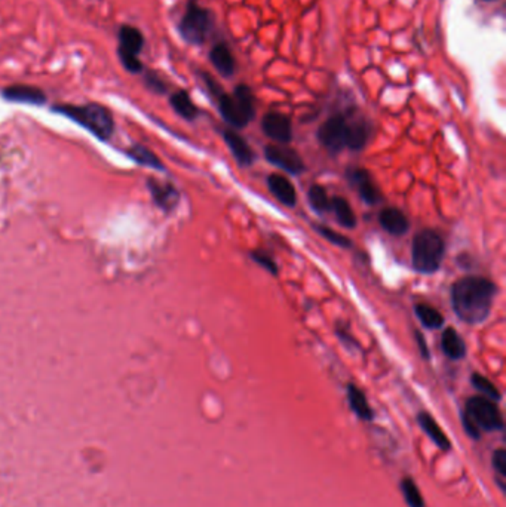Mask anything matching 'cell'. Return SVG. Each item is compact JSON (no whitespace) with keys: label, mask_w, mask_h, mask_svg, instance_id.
Listing matches in <instances>:
<instances>
[{"label":"cell","mask_w":506,"mask_h":507,"mask_svg":"<svg viewBox=\"0 0 506 507\" xmlns=\"http://www.w3.org/2000/svg\"><path fill=\"white\" fill-rule=\"evenodd\" d=\"M149 187H150V192L153 195V199L159 207L164 208L165 211L174 209L177 207L179 200H180V195L174 185L169 183L150 180Z\"/></svg>","instance_id":"9a60e30c"},{"label":"cell","mask_w":506,"mask_h":507,"mask_svg":"<svg viewBox=\"0 0 506 507\" xmlns=\"http://www.w3.org/2000/svg\"><path fill=\"white\" fill-rule=\"evenodd\" d=\"M484 2H491V0H484Z\"/></svg>","instance_id":"e575fe53"},{"label":"cell","mask_w":506,"mask_h":507,"mask_svg":"<svg viewBox=\"0 0 506 507\" xmlns=\"http://www.w3.org/2000/svg\"><path fill=\"white\" fill-rule=\"evenodd\" d=\"M262 129L266 137L277 141L278 144H288L293 140V126L290 118L278 111L265 114L262 121Z\"/></svg>","instance_id":"30bf717a"},{"label":"cell","mask_w":506,"mask_h":507,"mask_svg":"<svg viewBox=\"0 0 506 507\" xmlns=\"http://www.w3.org/2000/svg\"><path fill=\"white\" fill-rule=\"evenodd\" d=\"M146 83H147L149 88L153 90L155 92H165V90H167L164 82L153 73L146 75Z\"/></svg>","instance_id":"836d02e7"},{"label":"cell","mask_w":506,"mask_h":507,"mask_svg":"<svg viewBox=\"0 0 506 507\" xmlns=\"http://www.w3.org/2000/svg\"><path fill=\"white\" fill-rule=\"evenodd\" d=\"M4 97L9 101H17V103H28V104H42L45 103V94L36 86L28 85H12L4 91Z\"/></svg>","instance_id":"2e32d148"},{"label":"cell","mask_w":506,"mask_h":507,"mask_svg":"<svg viewBox=\"0 0 506 507\" xmlns=\"http://www.w3.org/2000/svg\"><path fill=\"white\" fill-rule=\"evenodd\" d=\"M267 187L273 197L287 208H294L297 204V192L293 183L281 173H270L266 178Z\"/></svg>","instance_id":"8fae6325"},{"label":"cell","mask_w":506,"mask_h":507,"mask_svg":"<svg viewBox=\"0 0 506 507\" xmlns=\"http://www.w3.org/2000/svg\"><path fill=\"white\" fill-rule=\"evenodd\" d=\"M418 424L423 429V432L428 434V436L432 439V442L435 444L438 448H441L442 451H448L450 450V441L445 436V433L442 432V429L440 427V424L435 422L430 414L428 413H421L417 417Z\"/></svg>","instance_id":"ac0fdd59"},{"label":"cell","mask_w":506,"mask_h":507,"mask_svg":"<svg viewBox=\"0 0 506 507\" xmlns=\"http://www.w3.org/2000/svg\"><path fill=\"white\" fill-rule=\"evenodd\" d=\"M351 122L352 118L344 114H335L328 118L318 129V140L323 147L331 153H340L348 149L349 135H351Z\"/></svg>","instance_id":"52a82bcc"},{"label":"cell","mask_w":506,"mask_h":507,"mask_svg":"<svg viewBox=\"0 0 506 507\" xmlns=\"http://www.w3.org/2000/svg\"><path fill=\"white\" fill-rule=\"evenodd\" d=\"M265 157L275 168L282 169L291 176H300L306 171V165L301 156L285 144H270L265 147Z\"/></svg>","instance_id":"ba28073f"},{"label":"cell","mask_w":506,"mask_h":507,"mask_svg":"<svg viewBox=\"0 0 506 507\" xmlns=\"http://www.w3.org/2000/svg\"><path fill=\"white\" fill-rule=\"evenodd\" d=\"M379 223L386 233L392 236H402L410 230V221L406 214L392 207H387L380 211Z\"/></svg>","instance_id":"4fadbf2b"},{"label":"cell","mask_w":506,"mask_h":507,"mask_svg":"<svg viewBox=\"0 0 506 507\" xmlns=\"http://www.w3.org/2000/svg\"><path fill=\"white\" fill-rule=\"evenodd\" d=\"M210 60L212 66L219 70L223 76H232L235 73L234 55L226 45H223V43H219V45H215L211 49Z\"/></svg>","instance_id":"d6986e66"},{"label":"cell","mask_w":506,"mask_h":507,"mask_svg":"<svg viewBox=\"0 0 506 507\" xmlns=\"http://www.w3.org/2000/svg\"><path fill=\"white\" fill-rule=\"evenodd\" d=\"M346 177H348V181L351 185H354L356 188V192L361 197V200L364 204L374 207L378 205L379 202L382 200V195L379 187L374 184L371 176L368 173L367 169L364 168H349L348 172H346Z\"/></svg>","instance_id":"9c48e42d"},{"label":"cell","mask_w":506,"mask_h":507,"mask_svg":"<svg viewBox=\"0 0 506 507\" xmlns=\"http://www.w3.org/2000/svg\"><path fill=\"white\" fill-rule=\"evenodd\" d=\"M414 337H416V343L418 346V352H421V356L425 360H429L430 359V352H429V347H428V343H426L425 337L422 336V332L414 331Z\"/></svg>","instance_id":"d6a6232c"},{"label":"cell","mask_w":506,"mask_h":507,"mask_svg":"<svg viewBox=\"0 0 506 507\" xmlns=\"http://www.w3.org/2000/svg\"><path fill=\"white\" fill-rule=\"evenodd\" d=\"M223 138L227 144L230 153L234 154L235 161L241 166H251L255 162L257 156L254 150L251 149L247 141H245L238 133L234 131V129H226V131H223Z\"/></svg>","instance_id":"7c38bea8"},{"label":"cell","mask_w":506,"mask_h":507,"mask_svg":"<svg viewBox=\"0 0 506 507\" xmlns=\"http://www.w3.org/2000/svg\"><path fill=\"white\" fill-rule=\"evenodd\" d=\"M337 337H339V340L346 346V347H349V349H351V347H359V344H358V341L354 338V336L351 334V332L349 331H346L344 328H342V326H337Z\"/></svg>","instance_id":"1f68e13d"},{"label":"cell","mask_w":506,"mask_h":507,"mask_svg":"<svg viewBox=\"0 0 506 507\" xmlns=\"http://www.w3.org/2000/svg\"><path fill=\"white\" fill-rule=\"evenodd\" d=\"M464 423L469 434L478 438L481 432L503 429V417L495 401L486 396H472L466 401Z\"/></svg>","instance_id":"277c9868"},{"label":"cell","mask_w":506,"mask_h":507,"mask_svg":"<svg viewBox=\"0 0 506 507\" xmlns=\"http://www.w3.org/2000/svg\"><path fill=\"white\" fill-rule=\"evenodd\" d=\"M441 349H442L444 355L452 360H462L468 353L465 340L462 338L459 332L452 326L445 328L442 332Z\"/></svg>","instance_id":"5bb4252c"},{"label":"cell","mask_w":506,"mask_h":507,"mask_svg":"<svg viewBox=\"0 0 506 507\" xmlns=\"http://www.w3.org/2000/svg\"><path fill=\"white\" fill-rule=\"evenodd\" d=\"M445 257V242L437 230L425 228L416 233L411 243V264L421 274L437 273Z\"/></svg>","instance_id":"3957f363"},{"label":"cell","mask_w":506,"mask_h":507,"mask_svg":"<svg viewBox=\"0 0 506 507\" xmlns=\"http://www.w3.org/2000/svg\"><path fill=\"white\" fill-rule=\"evenodd\" d=\"M493 468L496 472V479L499 482V487L503 488L505 476H506V453L503 448H499V450L493 454Z\"/></svg>","instance_id":"f546056e"},{"label":"cell","mask_w":506,"mask_h":507,"mask_svg":"<svg viewBox=\"0 0 506 507\" xmlns=\"http://www.w3.org/2000/svg\"><path fill=\"white\" fill-rule=\"evenodd\" d=\"M313 228L332 245H337V246H340V248H351L352 246V242L349 238H346L342 233H337L336 230H332L324 224H313Z\"/></svg>","instance_id":"83f0119b"},{"label":"cell","mask_w":506,"mask_h":507,"mask_svg":"<svg viewBox=\"0 0 506 507\" xmlns=\"http://www.w3.org/2000/svg\"><path fill=\"white\" fill-rule=\"evenodd\" d=\"M119 60L122 63V66L128 70L131 71V73H141L143 71V64L141 61L138 60V56L135 55H131V54H125V52H119Z\"/></svg>","instance_id":"4dcf8cb0"},{"label":"cell","mask_w":506,"mask_h":507,"mask_svg":"<svg viewBox=\"0 0 506 507\" xmlns=\"http://www.w3.org/2000/svg\"><path fill=\"white\" fill-rule=\"evenodd\" d=\"M60 113L68 116L79 125L85 126L88 131L97 135L101 140H106L113 134L114 122L112 113L100 104H86V106H60L55 107Z\"/></svg>","instance_id":"5b68a950"},{"label":"cell","mask_w":506,"mask_h":507,"mask_svg":"<svg viewBox=\"0 0 506 507\" xmlns=\"http://www.w3.org/2000/svg\"><path fill=\"white\" fill-rule=\"evenodd\" d=\"M348 401H349L351 410L356 414V417H359L361 420H366V422L373 420L374 415H373V410L370 407V403H368L363 390L358 389L355 384L348 386Z\"/></svg>","instance_id":"ffe728a7"},{"label":"cell","mask_w":506,"mask_h":507,"mask_svg":"<svg viewBox=\"0 0 506 507\" xmlns=\"http://www.w3.org/2000/svg\"><path fill=\"white\" fill-rule=\"evenodd\" d=\"M498 286L484 276H465L452 286V307L462 322L480 325L488 319L493 309Z\"/></svg>","instance_id":"6da1fadb"},{"label":"cell","mask_w":506,"mask_h":507,"mask_svg":"<svg viewBox=\"0 0 506 507\" xmlns=\"http://www.w3.org/2000/svg\"><path fill=\"white\" fill-rule=\"evenodd\" d=\"M144 47V37L143 33L137 27L133 25H122L119 30V52L131 54L138 56Z\"/></svg>","instance_id":"e0dca14e"},{"label":"cell","mask_w":506,"mask_h":507,"mask_svg":"<svg viewBox=\"0 0 506 507\" xmlns=\"http://www.w3.org/2000/svg\"><path fill=\"white\" fill-rule=\"evenodd\" d=\"M471 381H472L474 387L481 393V396H486V398L495 401V402L502 399L499 389L493 383H491L487 379V377H484V375H481L478 372H474L472 377H471Z\"/></svg>","instance_id":"d4e9b609"},{"label":"cell","mask_w":506,"mask_h":507,"mask_svg":"<svg viewBox=\"0 0 506 507\" xmlns=\"http://www.w3.org/2000/svg\"><path fill=\"white\" fill-rule=\"evenodd\" d=\"M211 13L199 6L195 0H191L180 21L179 30L186 42L192 45H200L205 42L211 30Z\"/></svg>","instance_id":"8992f818"},{"label":"cell","mask_w":506,"mask_h":507,"mask_svg":"<svg viewBox=\"0 0 506 507\" xmlns=\"http://www.w3.org/2000/svg\"><path fill=\"white\" fill-rule=\"evenodd\" d=\"M211 94L217 98L223 119L234 128L247 126L255 114L254 95L247 85H239L234 94H224L223 90L211 78L205 75Z\"/></svg>","instance_id":"7a4b0ae2"},{"label":"cell","mask_w":506,"mask_h":507,"mask_svg":"<svg viewBox=\"0 0 506 507\" xmlns=\"http://www.w3.org/2000/svg\"><path fill=\"white\" fill-rule=\"evenodd\" d=\"M250 255H251L253 262H254L255 264H258L260 267L265 269V270L269 271L270 274H273V276H277V274L279 273V269H278L277 262H275V259H273L267 252L257 250V251H253Z\"/></svg>","instance_id":"f1b7e54d"},{"label":"cell","mask_w":506,"mask_h":507,"mask_svg":"<svg viewBox=\"0 0 506 507\" xmlns=\"http://www.w3.org/2000/svg\"><path fill=\"white\" fill-rule=\"evenodd\" d=\"M331 211L335 212L337 223L344 228H355L356 227V215L348 200L342 196L331 197Z\"/></svg>","instance_id":"44dd1931"},{"label":"cell","mask_w":506,"mask_h":507,"mask_svg":"<svg viewBox=\"0 0 506 507\" xmlns=\"http://www.w3.org/2000/svg\"><path fill=\"white\" fill-rule=\"evenodd\" d=\"M414 313L417 316V319L421 321V324L425 328L438 329L444 325V316L440 313V310L429 306V304H425V303L416 304Z\"/></svg>","instance_id":"7402d4cb"},{"label":"cell","mask_w":506,"mask_h":507,"mask_svg":"<svg viewBox=\"0 0 506 507\" xmlns=\"http://www.w3.org/2000/svg\"><path fill=\"white\" fill-rule=\"evenodd\" d=\"M129 154H131L138 164H141L144 166H150L155 169H164V165L161 164V161H159V157L147 147L135 146V147H133V150Z\"/></svg>","instance_id":"4316f807"},{"label":"cell","mask_w":506,"mask_h":507,"mask_svg":"<svg viewBox=\"0 0 506 507\" xmlns=\"http://www.w3.org/2000/svg\"><path fill=\"white\" fill-rule=\"evenodd\" d=\"M171 106L174 109L181 118L187 121H193L198 116V107L193 104L192 98L189 97L186 91H179L171 95Z\"/></svg>","instance_id":"603a6c76"},{"label":"cell","mask_w":506,"mask_h":507,"mask_svg":"<svg viewBox=\"0 0 506 507\" xmlns=\"http://www.w3.org/2000/svg\"><path fill=\"white\" fill-rule=\"evenodd\" d=\"M308 200L312 209L318 214H327L328 211H331V197L328 196L325 188L320 184H313L309 188Z\"/></svg>","instance_id":"cb8c5ba5"},{"label":"cell","mask_w":506,"mask_h":507,"mask_svg":"<svg viewBox=\"0 0 506 507\" xmlns=\"http://www.w3.org/2000/svg\"><path fill=\"white\" fill-rule=\"evenodd\" d=\"M401 489L404 499H406L410 507H425V501L421 491H418L416 482L411 479V477H406V479L401 482Z\"/></svg>","instance_id":"484cf974"}]
</instances>
